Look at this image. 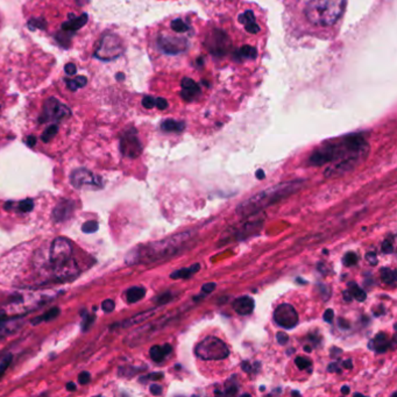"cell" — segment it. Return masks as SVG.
Here are the masks:
<instances>
[{"mask_svg": "<svg viewBox=\"0 0 397 397\" xmlns=\"http://www.w3.org/2000/svg\"><path fill=\"white\" fill-rule=\"evenodd\" d=\"M171 300H173V295L170 293H167L158 297L155 301L156 304H159V305H164V304L169 303Z\"/></svg>", "mask_w": 397, "mask_h": 397, "instance_id": "obj_30", "label": "cell"}, {"mask_svg": "<svg viewBox=\"0 0 397 397\" xmlns=\"http://www.w3.org/2000/svg\"><path fill=\"white\" fill-rule=\"evenodd\" d=\"M199 269H201V264H196L194 266H190V267L182 268V269H178V271H174L170 274V278H174V280H180V278H190L192 275H195L196 273H198Z\"/></svg>", "mask_w": 397, "mask_h": 397, "instance_id": "obj_18", "label": "cell"}, {"mask_svg": "<svg viewBox=\"0 0 397 397\" xmlns=\"http://www.w3.org/2000/svg\"><path fill=\"white\" fill-rule=\"evenodd\" d=\"M11 362V354H8V357H5L4 360L1 361V364H0V379H1V376L4 375L5 372H6V369H8V366H10Z\"/></svg>", "mask_w": 397, "mask_h": 397, "instance_id": "obj_29", "label": "cell"}, {"mask_svg": "<svg viewBox=\"0 0 397 397\" xmlns=\"http://www.w3.org/2000/svg\"><path fill=\"white\" fill-rule=\"evenodd\" d=\"M198 40V19L178 15L156 24L149 33V51L156 67H177L192 54Z\"/></svg>", "mask_w": 397, "mask_h": 397, "instance_id": "obj_2", "label": "cell"}, {"mask_svg": "<svg viewBox=\"0 0 397 397\" xmlns=\"http://www.w3.org/2000/svg\"><path fill=\"white\" fill-rule=\"evenodd\" d=\"M98 228H99V225H98L97 221H87L85 224H83V226H82V231H83L84 233H89V235H90V233L97 232Z\"/></svg>", "mask_w": 397, "mask_h": 397, "instance_id": "obj_26", "label": "cell"}, {"mask_svg": "<svg viewBox=\"0 0 397 397\" xmlns=\"http://www.w3.org/2000/svg\"><path fill=\"white\" fill-rule=\"evenodd\" d=\"M195 237V232L187 231L160 242H152L134 253L133 264H154L180 254Z\"/></svg>", "mask_w": 397, "mask_h": 397, "instance_id": "obj_4", "label": "cell"}, {"mask_svg": "<svg viewBox=\"0 0 397 397\" xmlns=\"http://www.w3.org/2000/svg\"><path fill=\"white\" fill-rule=\"evenodd\" d=\"M29 108L35 111V121L44 127L40 134V140L48 144L58 135L62 125L74 118V108L76 105L69 101L67 94L55 89L39 94Z\"/></svg>", "mask_w": 397, "mask_h": 397, "instance_id": "obj_3", "label": "cell"}, {"mask_svg": "<svg viewBox=\"0 0 397 397\" xmlns=\"http://www.w3.org/2000/svg\"><path fill=\"white\" fill-rule=\"evenodd\" d=\"M382 252L386 253V254H391L394 252V246L389 240H386L383 242L382 244Z\"/></svg>", "mask_w": 397, "mask_h": 397, "instance_id": "obj_34", "label": "cell"}, {"mask_svg": "<svg viewBox=\"0 0 397 397\" xmlns=\"http://www.w3.org/2000/svg\"><path fill=\"white\" fill-rule=\"evenodd\" d=\"M328 369H329V372L340 373L339 366L337 365V364H331L328 367Z\"/></svg>", "mask_w": 397, "mask_h": 397, "instance_id": "obj_45", "label": "cell"}, {"mask_svg": "<svg viewBox=\"0 0 397 397\" xmlns=\"http://www.w3.org/2000/svg\"><path fill=\"white\" fill-rule=\"evenodd\" d=\"M257 178H259V180H264L266 178V174H264V170H257Z\"/></svg>", "mask_w": 397, "mask_h": 397, "instance_id": "obj_47", "label": "cell"}, {"mask_svg": "<svg viewBox=\"0 0 397 397\" xmlns=\"http://www.w3.org/2000/svg\"><path fill=\"white\" fill-rule=\"evenodd\" d=\"M359 261V257H357V254L354 252H348L345 254V257H343V264L346 266V267H353L357 264Z\"/></svg>", "mask_w": 397, "mask_h": 397, "instance_id": "obj_25", "label": "cell"}, {"mask_svg": "<svg viewBox=\"0 0 397 397\" xmlns=\"http://www.w3.org/2000/svg\"><path fill=\"white\" fill-rule=\"evenodd\" d=\"M343 294L344 300L346 301V302H352L353 296H352V294H350V290H345Z\"/></svg>", "mask_w": 397, "mask_h": 397, "instance_id": "obj_43", "label": "cell"}, {"mask_svg": "<svg viewBox=\"0 0 397 397\" xmlns=\"http://www.w3.org/2000/svg\"><path fill=\"white\" fill-rule=\"evenodd\" d=\"M283 25L290 42L333 40L339 34L347 0H285Z\"/></svg>", "mask_w": 397, "mask_h": 397, "instance_id": "obj_1", "label": "cell"}, {"mask_svg": "<svg viewBox=\"0 0 397 397\" xmlns=\"http://www.w3.org/2000/svg\"><path fill=\"white\" fill-rule=\"evenodd\" d=\"M293 395H301V394L298 391H293Z\"/></svg>", "mask_w": 397, "mask_h": 397, "instance_id": "obj_51", "label": "cell"}, {"mask_svg": "<svg viewBox=\"0 0 397 397\" xmlns=\"http://www.w3.org/2000/svg\"><path fill=\"white\" fill-rule=\"evenodd\" d=\"M151 393L155 396H160L162 394V387L159 386V385H152L151 386Z\"/></svg>", "mask_w": 397, "mask_h": 397, "instance_id": "obj_39", "label": "cell"}, {"mask_svg": "<svg viewBox=\"0 0 397 397\" xmlns=\"http://www.w3.org/2000/svg\"><path fill=\"white\" fill-rule=\"evenodd\" d=\"M144 295H146V289L142 288V287H133V288L127 290V302L128 303H137L144 298Z\"/></svg>", "mask_w": 397, "mask_h": 397, "instance_id": "obj_20", "label": "cell"}, {"mask_svg": "<svg viewBox=\"0 0 397 397\" xmlns=\"http://www.w3.org/2000/svg\"><path fill=\"white\" fill-rule=\"evenodd\" d=\"M304 350H307V352H311V347L310 346H305V347H304Z\"/></svg>", "mask_w": 397, "mask_h": 397, "instance_id": "obj_50", "label": "cell"}, {"mask_svg": "<svg viewBox=\"0 0 397 397\" xmlns=\"http://www.w3.org/2000/svg\"><path fill=\"white\" fill-rule=\"evenodd\" d=\"M369 151V146L361 137H350L340 141L339 144H325L314 151L310 156L312 166H321L326 163L340 161L347 158H360Z\"/></svg>", "mask_w": 397, "mask_h": 397, "instance_id": "obj_6", "label": "cell"}, {"mask_svg": "<svg viewBox=\"0 0 397 397\" xmlns=\"http://www.w3.org/2000/svg\"><path fill=\"white\" fill-rule=\"evenodd\" d=\"M121 53H123V46L119 39L115 35L103 36V39L98 42L97 48L94 51V55L101 60L116 58L121 55Z\"/></svg>", "mask_w": 397, "mask_h": 397, "instance_id": "obj_8", "label": "cell"}, {"mask_svg": "<svg viewBox=\"0 0 397 397\" xmlns=\"http://www.w3.org/2000/svg\"><path fill=\"white\" fill-rule=\"evenodd\" d=\"M115 302L112 300H106L101 304V309L105 311V312H112L115 310Z\"/></svg>", "mask_w": 397, "mask_h": 397, "instance_id": "obj_31", "label": "cell"}, {"mask_svg": "<svg viewBox=\"0 0 397 397\" xmlns=\"http://www.w3.org/2000/svg\"><path fill=\"white\" fill-rule=\"evenodd\" d=\"M255 307V302L253 300L252 297L242 296L239 297L233 302V309L235 312L242 316H247V314H252Z\"/></svg>", "mask_w": 397, "mask_h": 397, "instance_id": "obj_14", "label": "cell"}, {"mask_svg": "<svg viewBox=\"0 0 397 397\" xmlns=\"http://www.w3.org/2000/svg\"><path fill=\"white\" fill-rule=\"evenodd\" d=\"M274 321L283 329H294L298 324V314L292 304H280L275 309Z\"/></svg>", "mask_w": 397, "mask_h": 397, "instance_id": "obj_10", "label": "cell"}, {"mask_svg": "<svg viewBox=\"0 0 397 397\" xmlns=\"http://www.w3.org/2000/svg\"><path fill=\"white\" fill-rule=\"evenodd\" d=\"M242 369H244V371H245L246 373L252 372V366H251V364H249V362H247V361H244V362H242Z\"/></svg>", "mask_w": 397, "mask_h": 397, "instance_id": "obj_42", "label": "cell"}, {"mask_svg": "<svg viewBox=\"0 0 397 397\" xmlns=\"http://www.w3.org/2000/svg\"><path fill=\"white\" fill-rule=\"evenodd\" d=\"M195 353L202 360H224L230 355V350L219 338L206 337L196 346Z\"/></svg>", "mask_w": 397, "mask_h": 397, "instance_id": "obj_7", "label": "cell"}, {"mask_svg": "<svg viewBox=\"0 0 397 397\" xmlns=\"http://www.w3.org/2000/svg\"><path fill=\"white\" fill-rule=\"evenodd\" d=\"M94 319H96V317H94V316H90V317H87L85 318V319H84L83 321V326H82V329L84 330H87L89 329V328H90L91 325H92V323H94Z\"/></svg>", "mask_w": 397, "mask_h": 397, "instance_id": "obj_36", "label": "cell"}, {"mask_svg": "<svg viewBox=\"0 0 397 397\" xmlns=\"http://www.w3.org/2000/svg\"><path fill=\"white\" fill-rule=\"evenodd\" d=\"M237 393H238V386H237V385L226 387L225 394H228V395H235Z\"/></svg>", "mask_w": 397, "mask_h": 397, "instance_id": "obj_40", "label": "cell"}, {"mask_svg": "<svg viewBox=\"0 0 397 397\" xmlns=\"http://www.w3.org/2000/svg\"><path fill=\"white\" fill-rule=\"evenodd\" d=\"M74 212V204L69 201H63L54 209L53 217L56 221H67Z\"/></svg>", "mask_w": 397, "mask_h": 397, "instance_id": "obj_16", "label": "cell"}, {"mask_svg": "<svg viewBox=\"0 0 397 397\" xmlns=\"http://www.w3.org/2000/svg\"><path fill=\"white\" fill-rule=\"evenodd\" d=\"M71 254L72 246L67 239H55L51 244L49 257H51V264H54L55 267H58L60 264L67 262L69 259H71Z\"/></svg>", "mask_w": 397, "mask_h": 397, "instance_id": "obj_11", "label": "cell"}, {"mask_svg": "<svg viewBox=\"0 0 397 397\" xmlns=\"http://www.w3.org/2000/svg\"><path fill=\"white\" fill-rule=\"evenodd\" d=\"M19 209L22 212H29V211H32L34 209V202H33L32 199H25V201H22L19 204Z\"/></svg>", "mask_w": 397, "mask_h": 397, "instance_id": "obj_28", "label": "cell"}, {"mask_svg": "<svg viewBox=\"0 0 397 397\" xmlns=\"http://www.w3.org/2000/svg\"><path fill=\"white\" fill-rule=\"evenodd\" d=\"M158 309H152V310L144 311V312H141V314L134 316V317L130 318V319H127L123 326H130L133 324H139V323H144V321H147L149 318L152 317L153 314H155Z\"/></svg>", "mask_w": 397, "mask_h": 397, "instance_id": "obj_21", "label": "cell"}, {"mask_svg": "<svg viewBox=\"0 0 397 397\" xmlns=\"http://www.w3.org/2000/svg\"><path fill=\"white\" fill-rule=\"evenodd\" d=\"M58 314H60V309H58V307H53V309L48 311L47 314H44V316H42V317H37L35 318V319H33V324L35 325L36 321H53L54 318L58 317Z\"/></svg>", "mask_w": 397, "mask_h": 397, "instance_id": "obj_24", "label": "cell"}, {"mask_svg": "<svg viewBox=\"0 0 397 397\" xmlns=\"http://www.w3.org/2000/svg\"><path fill=\"white\" fill-rule=\"evenodd\" d=\"M381 280L385 285H394L396 282V271L391 268H382L381 269Z\"/></svg>", "mask_w": 397, "mask_h": 397, "instance_id": "obj_23", "label": "cell"}, {"mask_svg": "<svg viewBox=\"0 0 397 397\" xmlns=\"http://www.w3.org/2000/svg\"><path fill=\"white\" fill-rule=\"evenodd\" d=\"M214 289H216V285H214V283H206V285H203L202 292L204 294H210L212 293Z\"/></svg>", "mask_w": 397, "mask_h": 397, "instance_id": "obj_37", "label": "cell"}, {"mask_svg": "<svg viewBox=\"0 0 397 397\" xmlns=\"http://www.w3.org/2000/svg\"><path fill=\"white\" fill-rule=\"evenodd\" d=\"M359 161H360V158H347V159L340 160L339 162L326 168L324 171V176L326 178H332V177L340 176V175L348 173L357 166Z\"/></svg>", "mask_w": 397, "mask_h": 397, "instance_id": "obj_12", "label": "cell"}, {"mask_svg": "<svg viewBox=\"0 0 397 397\" xmlns=\"http://www.w3.org/2000/svg\"><path fill=\"white\" fill-rule=\"evenodd\" d=\"M162 378H163L162 373H152V374H149V375L144 376V379L160 380L162 379Z\"/></svg>", "mask_w": 397, "mask_h": 397, "instance_id": "obj_41", "label": "cell"}, {"mask_svg": "<svg viewBox=\"0 0 397 397\" xmlns=\"http://www.w3.org/2000/svg\"><path fill=\"white\" fill-rule=\"evenodd\" d=\"M303 183V180H292V182L274 185L271 188L266 189L264 192H257V195L252 196L251 198L242 202L237 208V213L242 218L254 216L266 208L274 205L282 199L288 198L289 196L300 190Z\"/></svg>", "mask_w": 397, "mask_h": 397, "instance_id": "obj_5", "label": "cell"}, {"mask_svg": "<svg viewBox=\"0 0 397 397\" xmlns=\"http://www.w3.org/2000/svg\"><path fill=\"white\" fill-rule=\"evenodd\" d=\"M295 364H296L297 367H298L300 369H310L311 365H312V364H311V361L309 360V359L302 357H297L296 359H295Z\"/></svg>", "mask_w": 397, "mask_h": 397, "instance_id": "obj_27", "label": "cell"}, {"mask_svg": "<svg viewBox=\"0 0 397 397\" xmlns=\"http://www.w3.org/2000/svg\"><path fill=\"white\" fill-rule=\"evenodd\" d=\"M91 374L89 372H82L80 375H78V382L81 385H87L90 382Z\"/></svg>", "mask_w": 397, "mask_h": 397, "instance_id": "obj_32", "label": "cell"}, {"mask_svg": "<svg viewBox=\"0 0 397 397\" xmlns=\"http://www.w3.org/2000/svg\"><path fill=\"white\" fill-rule=\"evenodd\" d=\"M70 182L72 187L76 189L90 188L99 189L103 188V180L101 177L91 173L90 170L85 168H80V169L74 170L70 176Z\"/></svg>", "mask_w": 397, "mask_h": 397, "instance_id": "obj_9", "label": "cell"}, {"mask_svg": "<svg viewBox=\"0 0 397 397\" xmlns=\"http://www.w3.org/2000/svg\"><path fill=\"white\" fill-rule=\"evenodd\" d=\"M5 318H6V314L4 312H0V325L4 323Z\"/></svg>", "mask_w": 397, "mask_h": 397, "instance_id": "obj_49", "label": "cell"}, {"mask_svg": "<svg viewBox=\"0 0 397 397\" xmlns=\"http://www.w3.org/2000/svg\"><path fill=\"white\" fill-rule=\"evenodd\" d=\"M77 273H78V268H77V264H75V261L72 260V259H69L67 262L56 267V276L63 278V280L74 278V276H76Z\"/></svg>", "mask_w": 397, "mask_h": 397, "instance_id": "obj_15", "label": "cell"}, {"mask_svg": "<svg viewBox=\"0 0 397 397\" xmlns=\"http://www.w3.org/2000/svg\"><path fill=\"white\" fill-rule=\"evenodd\" d=\"M120 151L123 153V155L135 159V158L140 155L142 149H141L140 142H139L135 135L126 134L120 140Z\"/></svg>", "mask_w": 397, "mask_h": 397, "instance_id": "obj_13", "label": "cell"}, {"mask_svg": "<svg viewBox=\"0 0 397 397\" xmlns=\"http://www.w3.org/2000/svg\"><path fill=\"white\" fill-rule=\"evenodd\" d=\"M341 393H343L344 395H348V394H350V388L347 386H344L343 388H341Z\"/></svg>", "mask_w": 397, "mask_h": 397, "instance_id": "obj_48", "label": "cell"}, {"mask_svg": "<svg viewBox=\"0 0 397 397\" xmlns=\"http://www.w3.org/2000/svg\"><path fill=\"white\" fill-rule=\"evenodd\" d=\"M350 290L352 296H353L354 300L357 301V302H365L366 298H367V295H366L365 290L361 289L357 283H350Z\"/></svg>", "mask_w": 397, "mask_h": 397, "instance_id": "obj_22", "label": "cell"}, {"mask_svg": "<svg viewBox=\"0 0 397 397\" xmlns=\"http://www.w3.org/2000/svg\"><path fill=\"white\" fill-rule=\"evenodd\" d=\"M171 345L170 344H164L163 346H159V345H155L153 346L149 350V354H151V357L152 360L155 361V362H161V361L164 360L170 353H171Z\"/></svg>", "mask_w": 397, "mask_h": 397, "instance_id": "obj_17", "label": "cell"}, {"mask_svg": "<svg viewBox=\"0 0 397 397\" xmlns=\"http://www.w3.org/2000/svg\"><path fill=\"white\" fill-rule=\"evenodd\" d=\"M333 317H335V312H333L332 309H328V310L325 311L324 321H326V323H331Z\"/></svg>", "mask_w": 397, "mask_h": 397, "instance_id": "obj_38", "label": "cell"}, {"mask_svg": "<svg viewBox=\"0 0 397 397\" xmlns=\"http://www.w3.org/2000/svg\"><path fill=\"white\" fill-rule=\"evenodd\" d=\"M372 341L371 347L374 348L376 352H379V353H383V352H386L389 348V340H388L386 333H379Z\"/></svg>", "mask_w": 397, "mask_h": 397, "instance_id": "obj_19", "label": "cell"}, {"mask_svg": "<svg viewBox=\"0 0 397 397\" xmlns=\"http://www.w3.org/2000/svg\"><path fill=\"white\" fill-rule=\"evenodd\" d=\"M343 367L344 369H352V367H353V362H352V360H350V359H347V360H344Z\"/></svg>", "mask_w": 397, "mask_h": 397, "instance_id": "obj_44", "label": "cell"}, {"mask_svg": "<svg viewBox=\"0 0 397 397\" xmlns=\"http://www.w3.org/2000/svg\"><path fill=\"white\" fill-rule=\"evenodd\" d=\"M276 339H278V344L283 346V345L288 343L289 337L285 332H278V335H276Z\"/></svg>", "mask_w": 397, "mask_h": 397, "instance_id": "obj_33", "label": "cell"}, {"mask_svg": "<svg viewBox=\"0 0 397 397\" xmlns=\"http://www.w3.org/2000/svg\"><path fill=\"white\" fill-rule=\"evenodd\" d=\"M65 388H67V390H69V391H76L77 389L76 383L68 382L67 383V386H65Z\"/></svg>", "mask_w": 397, "mask_h": 397, "instance_id": "obj_46", "label": "cell"}, {"mask_svg": "<svg viewBox=\"0 0 397 397\" xmlns=\"http://www.w3.org/2000/svg\"><path fill=\"white\" fill-rule=\"evenodd\" d=\"M366 260L369 261V264H372V266L378 264V257H376V254L374 252L367 253Z\"/></svg>", "mask_w": 397, "mask_h": 397, "instance_id": "obj_35", "label": "cell"}]
</instances>
